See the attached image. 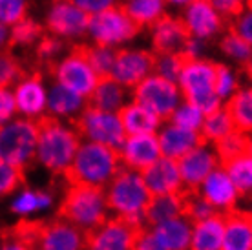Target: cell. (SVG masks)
<instances>
[{"label":"cell","mask_w":252,"mask_h":250,"mask_svg":"<svg viewBox=\"0 0 252 250\" xmlns=\"http://www.w3.org/2000/svg\"><path fill=\"white\" fill-rule=\"evenodd\" d=\"M156 135L159 141L161 156L172 159V161H179L181 157H185L189 152L194 150L195 146H199L203 143L201 135L197 131L183 130V128L172 125L168 121H164Z\"/></svg>","instance_id":"cell-22"},{"label":"cell","mask_w":252,"mask_h":250,"mask_svg":"<svg viewBox=\"0 0 252 250\" xmlns=\"http://www.w3.org/2000/svg\"><path fill=\"white\" fill-rule=\"evenodd\" d=\"M164 2H166V6L174 7V9H181V11H183L185 7L190 6L194 0H164Z\"/></svg>","instance_id":"cell-55"},{"label":"cell","mask_w":252,"mask_h":250,"mask_svg":"<svg viewBox=\"0 0 252 250\" xmlns=\"http://www.w3.org/2000/svg\"><path fill=\"white\" fill-rule=\"evenodd\" d=\"M185 203H187V192L152 197L150 205L146 208V226L159 225L163 221L185 216Z\"/></svg>","instance_id":"cell-30"},{"label":"cell","mask_w":252,"mask_h":250,"mask_svg":"<svg viewBox=\"0 0 252 250\" xmlns=\"http://www.w3.org/2000/svg\"><path fill=\"white\" fill-rule=\"evenodd\" d=\"M181 181H183L185 192H195L201 187V183L212 174L218 166H221L214 146L208 143H201L194 150L189 152L185 157L177 161Z\"/></svg>","instance_id":"cell-15"},{"label":"cell","mask_w":252,"mask_h":250,"mask_svg":"<svg viewBox=\"0 0 252 250\" xmlns=\"http://www.w3.org/2000/svg\"><path fill=\"white\" fill-rule=\"evenodd\" d=\"M141 177H143V181H145L152 197L183 194L185 192L177 161H172V159H166V157H159L156 163L150 164L146 170H143Z\"/></svg>","instance_id":"cell-20"},{"label":"cell","mask_w":252,"mask_h":250,"mask_svg":"<svg viewBox=\"0 0 252 250\" xmlns=\"http://www.w3.org/2000/svg\"><path fill=\"white\" fill-rule=\"evenodd\" d=\"M130 100H132V92L128 88L121 86L112 77H104L95 86L88 102L90 106L104 110V112L119 113Z\"/></svg>","instance_id":"cell-26"},{"label":"cell","mask_w":252,"mask_h":250,"mask_svg":"<svg viewBox=\"0 0 252 250\" xmlns=\"http://www.w3.org/2000/svg\"><path fill=\"white\" fill-rule=\"evenodd\" d=\"M55 205V197L48 190L20 188L11 197L9 208L17 218H33L37 214L50 212Z\"/></svg>","instance_id":"cell-27"},{"label":"cell","mask_w":252,"mask_h":250,"mask_svg":"<svg viewBox=\"0 0 252 250\" xmlns=\"http://www.w3.org/2000/svg\"><path fill=\"white\" fill-rule=\"evenodd\" d=\"M106 203L110 216L123 219L137 228L146 226V208L152 195L139 172L121 168L106 188Z\"/></svg>","instance_id":"cell-2"},{"label":"cell","mask_w":252,"mask_h":250,"mask_svg":"<svg viewBox=\"0 0 252 250\" xmlns=\"http://www.w3.org/2000/svg\"><path fill=\"white\" fill-rule=\"evenodd\" d=\"M11 90L19 117L35 123L48 117V84L42 77L22 75Z\"/></svg>","instance_id":"cell-12"},{"label":"cell","mask_w":252,"mask_h":250,"mask_svg":"<svg viewBox=\"0 0 252 250\" xmlns=\"http://www.w3.org/2000/svg\"><path fill=\"white\" fill-rule=\"evenodd\" d=\"M38 123L15 117L0 128V161L24 170L35 161Z\"/></svg>","instance_id":"cell-6"},{"label":"cell","mask_w":252,"mask_h":250,"mask_svg":"<svg viewBox=\"0 0 252 250\" xmlns=\"http://www.w3.org/2000/svg\"><path fill=\"white\" fill-rule=\"evenodd\" d=\"M61 218L81 228L84 234L94 232L106 219H110L104 188L69 185L61 205Z\"/></svg>","instance_id":"cell-4"},{"label":"cell","mask_w":252,"mask_h":250,"mask_svg":"<svg viewBox=\"0 0 252 250\" xmlns=\"http://www.w3.org/2000/svg\"><path fill=\"white\" fill-rule=\"evenodd\" d=\"M185 216L192 223H197V221H203V219L216 216V210L197 192H189L187 194V203H185Z\"/></svg>","instance_id":"cell-43"},{"label":"cell","mask_w":252,"mask_h":250,"mask_svg":"<svg viewBox=\"0 0 252 250\" xmlns=\"http://www.w3.org/2000/svg\"><path fill=\"white\" fill-rule=\"evenodd\" d=\"M101 77L95 73L92 64L84 55V50L69 51L59 59L53 66V82L69 88L71 92L90 99Z\"/></svg>","instance_id":"cell-10"},{"label":"cell","mask_w":252,"mask_h":250,"mask_svg":"<svg viewBox=\"0 0 252 250\" xmlns=\"http://www.w3.org/2000/svg\"><path fill=\"white\" fill-rule=\"evenodd\" d=\"M84 55L88 59V62L92 64V68L95 69V73L104 79L110 77L112 69L115 64V57H117V50L106 48V46H99V44H92L88 48H82Z\"/></svg>","instance_id":"cell-37"},{"label":"cell","mask_w":252,"mask_h":250,"mask_svg":"<svg viewBox=\"0 0 252 250\" xmlns=\"http://www.w3.org/2000/svg\"><path fill=\"white\" fill-rule=\"evenodd\" d=\"M207 46L208 42L201 40V38L189 37V40L185 42L181 55L185 57V61H199V59H207Z\"/></svg>","instance_id":"cell-50"},{"label":"cell","mask_w":252,"mask_h":250,"mask_svg":"<svg viewBox=\"0 0 252 250\" xmlns=\"http://www.w3.org/2000/svg\"><path fill=\"white\" fill-rule=\"evenodd\" d=\"M179 19L189 37L201 38L205 42L216 38L225 30V17L210 4V0H194L181 11Z\"/></svg>","instance_id":"cell-14"},{"label":"cell","mask_w":252,"mask_h":250,"mask_svg":"<svg viewBox=\"0 0 252 250\" xmlns=\"http://www.w3.org/2000/svg\"><path fill=\"white\" fill-rule=\"evenodd\" d=\"M42 37H44L42 26L37 20L28 19V17L11 28V44H17V46H33V44H38Z\"/></svg>","instance_id":"cell-41"},{"label":"cell","mask_w":252,"mask_h":250,"mask_svg":"<svg viewBox=\"0 0 252 250\" xmlns=\"http://www.w3.org/2000/svg\"><path fill=\"white\" fill-rule=\"evenodd\" d=\"M216 69L218 64L208 59L185 61L183 71L177 79V86L183 94V99L197 106L205 115L223 106L214 90Z\"/></svg>","instance_id":"cell-5"},{"label":"cell","mask_w":252,"mask_h":250,"mask_svg":"<svg viewBox=\"0 0 252 250\" xmlns=\"http://www.w3.org/2000/svg\"><path fill=\"white\" fill-rule=\"evenodd\" d=\"M221 250H252V216L234 212L225 216L223 249Z\"/></svg>","instance_id":"cell-28"},{"label":"cell","mask_w":252,"mask_h":250,"mask_svg":"<svg viewBox=\"0 0 252 250\" xmlns=\"http://www.w3.org/2000/svg\"><path fill=\"white\" fill-rule=\"evenodd\" d=\"M37 53L42 61H59L64 53V40L53 37V35H46L38 40Z\"/></svg>","instance_id":"cell-47"},{"label":"cell","mask_w":252,"mask_h":250,"mask_svg":"<svg viewBox=\"0 0 252 250\" xmlns=\"http://www.w3.org/2000/svg\"><path fill=\"white\" fill-rule=\"evenodd\" d=\"M121 166L133 172H143L161 156L158 135H126L125 143L117 150Z\"/></svg>","instance_id":"cell-19"},{"label":"cell","mask_w":252,"mask_h":250,"mask_svg":"<svg viewBox=\"0 0 252 250\" xmlns=\"http://www.w3.org/2000/svg\"><path fill=\"white\" fill-rule=\"evenodd\" d=\"M139 230L123 219L110 218L86 236V250H133Z\"/></svg>","instance_id":"cell-16"},{"label":"cell","mask_w":252,"mask_h":250,"mask_svg":"<svg viewBox=\"0 0 252 250\" xmlns=\"http://www.w3.org/2000/svg\"><path fill=\"white\" fill-rule=\"evenodd\" d=\"M240 88H241L240 73L232 66H228V64H218L216 79H214V90H216V95L221 99V102L225 104Z\"/></svg>","instance_id":"cell-36"},{"label":"cell","mask_w":252,"mask_h":250,"mask_svg":"<svg viewBox=\"0 0 252 250\" xmlns=\"http://www.w3.org/2000/svg\"><path fill=\"white\" fill-rule=\"evenodd\" d=\"M203 121H205V113L197 106H194L192 102L183 99V102H181V104L174 110V113L170 115L168 123L179 126V128H183V130L197 131V133H199V130H201V126H203Z\"/></svg>","instance_id":"cell-38"},{"label":"cell","mask_w":252,"mask_h":250,"mask_svg":"<svg viewBox=\"0 0 252 250\" xmlns=\"http://www.w3.org/2000/svg\"><path fill=\"white\" fill-rule=\"evenodd\" d=\"M126 135H156L164 121L135 100H130L119 112Z\"/></svg>","instance_id":"cell-24"},{"label":"cell","mask_w":252,"mask_h":250,"mask_svg":"<svg viewBox=\"0 0 252 250\" xmlns=\"http://www.w3.org/2000/svg\"><path fill=\"white\" fill-rule=\"evenodd\" d=\"M90 17L71 0H53L46 13V28L61 40H79L88 33Z\"/></svg>","instance_id":"cell-11"},{"label":"cell","mask_w":252,"mask_h":250,"mask_svg":"<svg viewBox=\"0 0 252 250\" xmlns=\"http://www.w3.org/2000/svg\"><path fill=\"white\" fill-rule=\"evenodd\" d=\"M247 154H251L252 156V133L247 135Z\"/></svg>","instance_id":"cell-57"},{"label":"cell","mask_w":252,"mask_h":250,"mask_svg":"<svg viewBox=\"0 0 252 250\" xmlns=\"http://www.w3.org/2000/svg\"><path fill=\"white\" fill-rule=\"evenodd\" d=\"M75 128L82 141L101 144L112 150H119L126 139L119 113L104 112L94 106H88L82 112L81 117L75 121Z\"/></svg>","instance_id":"cell-8"},{"label":"cell","mask_w":252,"mask_h":250,"mask_svg":"<svg viewBox=\"0 0 252 250\" xmlns=\"http://www.w3.org/2000/svg\"><path fill=\"white\" fill-rule=\"evenodd\" d=\"M17 117V106L11 88H0V128Z\"/></svg>","instance_id":"cell-48"},{"label":"cell","mask_w":252,"mask_h":250,"mask_svg":"<svg viewBox=\"0 0 252 250\" xmlns=\"http://www.w3.org/2000/svg\"><path fill=\"white\" fill-rule=\"evenodd\" d=\"M0 250H33V247L26 243L24 239H20L19 236H11L0 243Z\"/></svg>","instance_id":"cell-53"},{"label":"cell","mask_w":252,"mask_h":250,"mask_svg":"<svg viewBox=\"0 0 252 250\" xmlns=\"http://www.w3.org/2000/svg\"><path fill=\"white\" fill-rule=\"evenodd\" d=\"M28 17V0H0V22L13 28Z\"/></svg>","instance_id":"cell-44"},{"label":"cell","mask_w":252,"mask_h":250,"mask_svg":"<svg viewBox=\"0 0 252 250\" xmlns=\"http://www.w3.org/2000/svg\"><path fill=\"white\" fill-rule=\"evenodd\" d=\"M232 31L252 46V0L232 19Z\"/></svg>","instance_id":"cell-46"},{"label":"cell","mask_w":252,"mask_h":250,"mask_svg":"<svg viewBox=\"0 0 252 250\" xmlns=\"http://www.w3.org/2000/svg\"><path fill=\"white\" fill-rule=\"evenodd\" d=\"M82 139L73 123L50 119L38 123L35 163L51 174H68Z\"/></svg>","instance_id":"cell-1"},{"label":"cell","mask_w":252,"mask_h":250,"mask_svg":"<svg viewBox=\"0 0 252 250\" xmlns=\"http://www.w3.org/2000/svg\"><path fill=\"white\" fill-rule=\"evenodd\" d=\"M195 192L205 201H208V205L214 208L216 214H221V216L234 212L241 197L236 185L230 179V175L227 174V170L223 168V164L218 166L212 174L208 175Z\"/></svg>","instance_id":"cell-18"},{"label":"cell","mask_w":252,"mask_h":250,"mask_svg":"<svg viewBox=\"0 0 252 250\" xmlns=\"http://www.w3.org/2000/svg\"><path fill=\"white\" fill-rule=\"evenodd\" d=\"M223 232H225V216L221 214L197 221L192 226L190 250H221Z\"/></svg>","instance_id":"cell-29"},{"label":"cell","mask_w":252,"mask_h":250,"mask_svg":"<svg viewBox=\"0 0 252 250\" xmlns=\"http://www.w3.org/2000/svg\"><path fill=\"white\" fill-rule=\"evenodd\" d=\"M150 40L156 53H181L189 40V33L179 17L164 15L150 26Z\"/></svg>","instance_id":"cell-23"},{"label":"cell","mask_w":252,"mask_h":250,"mask_svg":"<svg viewBox=\"0 0 252 250\" xmlns=\"http://www.w3.org/2000/svg\"><path fill=\"white\" fill-rule=\"evenodd\" d=\"M154 59H156L154 51L143 48H121L117 50L110 77L132 92L137 84H141L146 77L154 73Z\"/></svg>","instance_id":"cell-13"},{"label":"cell","mask_w":252,"mask_h":250,"mask_svg":"<svg viewBox=\"0 0 252 250\" xmlns=\"http://www.w3.org/2000/svg\"><path fill=\"white\" fill-rule=\"evenodd\" d=\"M88 106V99L71 92L69 88L63 86L59 82H51L48 86V117L50 119L75 125V121L81 117L82 112Z\"/></svg>","instance_id":"cell-21"},{"label":"cell","mask_w":252,"mask_h":250,"mask_svg":"<svg viewBox=\"0 0 252 250\" xmlns=\"http://www.w3.org/2000/svg\"><path fill=\"white\" fill-rule=\"evenodd\" d=\"M121 7L137 28H150L166 15L164 0H123Z\"/></svg>","instance_id":"cell-32"},{"label":"cell","mask_w":252,"mask_h":250,"mask_svg":"<svg viewBox=\"0 0 252 250\" xmlns=\"http://www.w3.org/2000/svg\"><path fill=\"white\" fill-rule=\"evenodd\" d=\"M79 9L86 13L88 17L99 15V13L106 11L110 7L117 6V0H71Z\"/></svg>","instance_id":"cell-49"},{"label":"cell","mask_w":252,"mask_h":250,"mask_svg":"<svg viewBox=\"0 0 252 250\" xmlns=\"http://www.w3.org/2000/svg\"><path fill=\"white\" fill-rule=\"evenodd\" d=\"M234 128L241 133H252V86H241L230 99L225 102Z\"/></svg>","instance_id":"cell-31"},{"label":"cell","mask_w":252,"mask_h":250,"mask_svg":"<svg viewBox=\"0 0 252 250\" xmlns=\"http://www.w3.org/2000/svg\"><path fill=\"white\" fill-rule=\"evenodd\" d=\"M20 77L22 71L17 59L7 51H0V88H13Z\"/></svg>","instance_id":"cell-45"},{"label":"cell","mask_w":252,"mask_h":250,"mask_svg":"<svg viewBox=\"0 0 252 250\" xmlns=\"http://www.w3.org/2000/svg\"><path fill=\"white\" fill-rule=\"evenodd\" d=\"M251 0H210V4L225 17V19H234Z\"/></svg>","instance_id":"cell-51"},{"label":"cell","mask_w":252,"mask_h":250,"mask_svg":"<svg viewBox=\"0 0 252 250\" xmlns=\"http://www.w3.org/2000/svg\"><path fill=\"white\" fill-rule=\"evenodd\" d=\"M220 50L230 62L240 64V66H245L252 57V46H249V44H247L240 35H236L232 30L221 35Z\"/></svg>","instance_id":"cell-35"},{"label":"cell","mask_w":252,"mask_h":250,"mask_svg":"<svg viewBox=\"0 0 252 250\" xmlns=\"http://www.w3.org/2000/svg\"><path fill=\"white\" fill-rule=\"evenodd\" d=\"M86 236L66 219L38 225L35 250H86Z\"/></svg>","instance_id":"cell-17"},{"label":"cell","mask_w":252,"mask_h":250,"mask_svg":"<svg viewBox=\"0 0 252 250\" xmlns=\"http://www.w3.org/2000/svg\"><path fill=\"white\" fill-rule=\"evenodd\" d=\"M9 44H11V28L0 22V51H6Z\"/></svg>","instance_id":"cell-54"},{"label":"cell","mask_w":252,"mask_h":250,"mask_svg":"<svg viewBox=\"0 0 252 250\" xmlns=\"http://www.w3.org/2000/svg\"><path fill=\"white\" fill-rule=\"evenodd\" d=\"M243 69H245V77H247V81L251 82V86H252V57H251V61L243 66Z\"/></svg>","instance_id":"cell-56"},{"label":"cell","mask_w":252,"mask_h":250,"mask_svg":"<svg viewBox=\"0 0 252 250\" xmlns=\"http://www.w3.org/2000/svg\"><path fill=\"white\" fill-rule=\"evenodd\" d=\"M192 226L194 223L187 216H179V218L163 221L150 228L164 250H190Z\"/></svg>","instance_id":"cell-25"},{"label":"cell","mask_w":252,"mask_h":250,"mask_svg":"<svg viewBox=\"0 0 252 250\" xmlns=\"http://www.w3.org/2000/svg\"><path fill=\"white\" fill-rule=\"evenodd\" d=\"M137 33L139 28L135 26V22L117 4L115 7H110L99 15L90 17L86 37H90L92 44L121 50V48H126L128 42H132L137 37Z\"/></svg>","instance_id":"cell-7"},{"label":"cell","mask_w":252,"mask_h":250,"mask_svg":"<svg viewBox=\"0 0 252 250\" xmlns=\"http://www.w3.org/2000/svg\"><path fill=\"white\" fill-rule=\"evenodd\" d=\"M22 181H24V170L0 161V197L13 195L17 190H20Z\"/></svg>","instance_id":"cell-42"},{"label":"cell","mask_w":252,"mask_h":250,"mask_svg":"<svg viewBox=\"0 0 252 250\" xmlns=\"http://www.w3.org/2000/svg\"><path fill=\"white\" fill-rule=\"evenodd\" d=\"M234 128V123L228 115L225 104L221 108H218L216 112L205 115V121H203V126L199 130V135H201L203 143H208L214 146L216 143H220L221 139H225L227 135H230Z\"/></svg>","instance_id":"cell-33"},{"label":"cell","mask_w":252,"mask_h":250,"mask_svg":"<svg viewBox=\"0 0 252 250\" xmlns=\"http://www.w3.org/2000/svg\"><path fill=\"white\" fill-rule=\"evenodd\" d=\"M121 168L123 166L117 150L82 141L66 177L69 185L106 188Z\"/></svg>","instance_id":"cell-3"},{"label":"cell","mask_w":252,"mask_h":250,"mask_svg":"<svg viewBox=\"0 0 252 250\" xmlns=\"http://www.w3.org/2000/svg\"><path fill=\"white\" fill-rule=\"evenodd\" d=\"M132 100L148 108L159 119L168 121L174 110L183 102V94L177 82L166 81L163 77L152 73L132 90Z\"/></svg>","instance_id":"cell-9"},{"label":"cell","mask_w":252,"mask_h":250,"mask_svg":"<svg viewBox=\"0 0 252 250\" xmlns=\"http://www.w3.org/2000/svg\"><path fill=\"white\" fill-rule=\"evenodd\" d=\"M133 250H164L163 245L159 243V239L156 238V234L152 232L150 226H145L141 228L135 238V245H133Z\"/></svg>","instance_id":"cell-52"},{"label":"cell","mask_w":252,"mask_h":250,"mask_svg":"<svg viewBox=\"0 0 252 250\" xmlns=\"http://www.w3.org/2000/svg\"><path fill=\"white\" fill-rule=\"evenodd\" d=\"M185 66V57L181 53H156L154 73L166 81L177 82Z\"/></svg>","instance_id":"cell-39"},{"label":"cell","mask_w":252,"mask_h":250,"mask_svg":"<svg viewBox=\"0 0 252 250\" xmlns=\"http://www.w3.org/2000/svg\"><path fill=\"white\" fill-rule=\"evenodd\" d=\"M227 170L232 183L236 185L240 195H252V156L251 154H241L232 161L223 164Z\"/></svg>","instance_id":"cell-34"},{"label":"cell","mask_w":252,"mask_h":250,"mask_svg":"<svg viewBox=\"0 0 252 250\" xmlns=\"http://www.w3.org/2000/svg\"><path fill=\"white\" fill-rule=\"evenodd\" d=\"M214 150L218 154L221 164L232 161L236 157H240L241 154L247 152V135L241 131L234 130L230 135H227L225 139H221L220 143L214 144Z\"/></svg>","instance_id":"cell-40"}]
</instances>
